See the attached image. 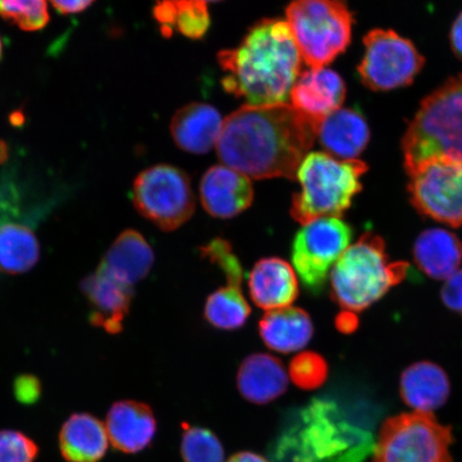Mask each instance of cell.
<instances>
[{"instance_id": "cell-1", "label": "cell", "mask_w": 462, "mask_h": 462, "mask_svg": "<svg viewBox=\"0 0 462 462\" xmlns=\"http://www.w3.org/2000/svg\"><path fill=\"white\" fill-rule=\"evenodd\" d=\"M321 119L291 104L244 106L224 119L217 144L224 165L248 178L294 180L314 146Z\"/></svg>"}, {"instance_id": "cell-2", "label": "cell", "mask_w": 462, "mask_h": 462, "mask_svg": "<svg viewBox=\"0 0 462 462\" xmlns=\"http://www.w3.org/2000/svg\"><path fill=\"white\" fill-rule=\"evenodd\" d=\"M217 61L227 94L245 106H264L291 99L303 60L287 22L267 19L251 27L236 48L219 51Z\"/></svg>"}, {"instance_id": "cell-3", "label": "cell", "mask_w": 462, "mask_h": 462, "mask_svg": "<svg viewBox=\"0 0 462 462\" xmlns=\"http://www.w3.org/2000/svg\"><path fill=\"white\" fill-rule=\"evenodd\" d=\"M373 448L371 432L346 419L337 402L317 398L282 437L277 455L289 462H362Z\"/></svg>"}, {"instance_id": "cell-4", "label": "cell", "mask_w": 462, "mask_h": 462, "mask_svg": "<svg viewBox=\"0 0 462 462\" xmlns=\"http://www.w3.org/2000/svg\"><path fill=\"white\" fill-rule=\"evenodd\" d=\"M408 273L409 264L391 262L383 239L366 231L334 265L332 300L346 311L359 313L400 284Z\"/></svg>"}, {"instance_id": "cell-5", "label": "cell", "mask_w": 462, "mask_h": 462, "mask_svg": "<svg viewBox=\"0 0 462 462\" xmlns=\"http://www.w3.org/2000/svg\"><path fill=\"white\" fill-rule=\"evenodd\" d=\"M368 166L360 160H340L311 152L300 165V192L293 195L291 215L302 225L322 217H342L363 189Z\"/></svg>"}, {"instance_id": "cell-6", "label": "cell", "mask_w": 462, "mask_h": 462, "mask_svg": "<svg viewBox=\"0 0 462 462\" xmlns=\"http://www.w3.org/2000/svg\"><path fill=\"white\" fill-rule=\"evenodd\" d=\"M402 152L406 170L435 158L462 162V74L421 101L404 133Z\"/></svg>"}, {"instance_id": "cell-7", "label": "cell", "mask_w": 462, "mask_h": 462, "mask_svg": "<svg viewBox=\"0 0 462 462\" xmlns=\"http://www.w3.org/2000/svg\"><path fill=\"white\" fill-rule=\"evenodd\" d=\"M287 24L306 65L323 68L348 48L354 15L345 0H292Z\"/></svg>"}, {"instance_id": "cell-8", "label": "cell", "mask_w": 462, "mask_h": 462, "mask_svg": "<svg viewBox=\"0 0 462 462\" xmlns=\"http://www.w3.org/2000/svg\"><path fill=\"white\" fill-rule=\"evenodd\" d=\"M452 430L432 412L402 413L381 427L374 462H452Z\"/></svg>"}, {"instance_id": "cell-9", "label": "cell", "mask_w": 462, "mask_h": 462, "mask_svg": "<svg viewBox=\"0 0 462 462\" xmlns=\"http://www.w3.org/2000/svg\"><path fill=\"white\" fill-rule=\"evenodd\" d=\"M132 193L138 213L162 230H176L194 215L192 184L187 172L176 166L158 164L143 171Z\"/></svg>"}, {"instance_id": "cell-10", "label": "cell", "mask_w": 462, "mask_h": 462, "mask_svg": "<svg viewBox=\"0 0 462 462\" xmlns=\"http://www.w3.org/2000/svg\"><path fill=\"white\" fill-rule=\"evenodd\" d=\"M354 230L342 217H322L303 225L294 236L291 258L306 291L320 294Z\"/></svg>"}, {"instance_id": "cell-11", "label": "cell", "mask_w": 462, "mask_h": 462, "mask_svg": "<svg viewBox=\"0 0 462 462\" xmlns=\"http://www.w3.org/2000/svg\"><path fill=\"white\" fill-rule=\"evenodd\" d=\"M365 53L357 68L362 83L374 91L411 85L425 65L410 40L386 29H374L364 38Z\"/></svg>"}, {"instance_id": "cell-12", "label": "cell", "mask_w": 462, "mask_h": 462, "mask_svg": "<svg viewBox=\"0 0 462 462\" xmlns=\"http://www.w3.org/2000/svg\"><path fill=\"white\" fill-rule=\"evenodd\" d=\"M406 171L410 199L418 211L449 226H461L462 162L435 158Z\"/></svg>"}, {"instance_id": "cell-13", "label": "cell", "mask_w": 462, "mask_h": 462, "mask_svg": "<svg viewBox=\"0 0 462 462\" xmlns=\"http://www.w3.org/2000/svg\"><path fill=\"white\" fill-rule=\"evenodd\" d=\"M89 305V321L108 334L123 332L132 299V287L97 269L80 284Z\"/></svg>"}, {"instance_id": "cell-14", "label": "cell", "mask_w": 462, "mask_h": 462, "mask_svg": "<svg viewBox=\"0 0 462 462\" xmlns=\"http://www.w3.org/2000/svg\"><path fill=\"white\" fill-rule=\"evenodd\" d=\"M200 200L213 217L228 219L251 207L254 189L251 179L226 165H216L205 172L200 182Z\"/></svg>"}, {"instance_id": "cell-15", "label": "cell", "mask_w": 462, "mask_h": 462, "mask_svg": "<svg viewBox=\"0 0 462 462\" xmlns=\"http://www.w3.org/2000/svg\"><path fill=\"white\" fill-rule=\"evenodd\" d=\"M109 442L125 454L142 452L152 442L157 420L148 404L121 401L109 409L106 423Z\"/></svg>"}, {"instance_id": "cell-16", "label": "cell", "mask_w": 462, "mask_h": 462, "mask_svg": "<svg viewBox=\"0 0 462 462\" xmlns=\"http://www.w3.org/2000/svg\"><path fill=\"white\" fill-rule=\"evenodd\" d=\"M253 302L270 311L289 308L299 297L296 273L286 260L270 257L260 259L248 276Z\"/></svg>"}, {"instance_id": "cell-17", "label": "cell", "mask_w": 462, "mask_h": 462, "mask_svg": "<svg viewBox=\"0 0 462 462\" xmlns=\"http://www.w3.org/2000/svg\"><path fill=\"white\" fill-rule=\"evenodd\" d=\"M346 84L337 72L311 68L300 74L291 94V106L317 119L338 111L345 101Z\"/></svg>"}, {"instance_id": "cell-18", "label": "cell", "mask_w": 462, "mask_h": 462, "mask_svg": "<svg viewBox=\"0 0 462 462\" xmlns=\"http://www.w3.org/2000/svg\"><path fill=\"white\" fill-rule=\"evenodd\" d=\"M224 119L216 107L192 103L173 115L171 132L173 142L183 152L206 154L217 147Z\"/></svg>"}, {"instance_id": "cell-19", "label": "cell", "mask_w": 462, "mask_h": 462, "mask_svg": "<svg viewBox=\"0 0 462 462\" xmlns=\"http://www.w3.org/2000/svg\"><path fill=\"white\" fill-rule=\"evenodd\" d=\"M14 205L0 199V273L23 274L32 270L40 258L36 234L26 224L10 221Z\"/></svg>"}, {"instance_id": "cell-20", "label": "cell", "mask_w": 462, "mask_h": 462, "mask_svg": "<svg viewBox=\"0 0 462 462\" xmlns=\"http://www.w3.org/2000/svg\"><path fill=\"white\" fill-rule=\"evenodd\" d=\"M154 263V253L137 230L121 233L104 255L99 268L114 279L133 287L146 277Z\"/></svg>"}, {"instance_id": "cell-21", "label": "cell", "mask_w": 462, "mask_h": 462, "mask_svg": "<svg viewBox=\"0 0 462 462\" xmlns=\"http://www.w3.org/2000/svg\"><path fill=\"white\" fill-rule=\"evenodd\" d=\"M318 138L332 157L356 160L371 140V130L361 113L339 108L321 120Z\"/></svg>"}, {"instance_id": "cell-22", "label": "cell", "mask_w": 462, "mask_h": 462, "mask_svg": "<svg viewBox=\"0 0 462 462\" xmlns=\"http://www.w3.org/2000/svg\"><path fill=\"white\" fill-rule=\"evenodd\" d=\"M236 384L246 401L264 404L284 394L288 375L277 357L267 354H254L241 363Z\"/></svg>"}, {"instance_id": "cell-23", "label": "cell", "mask_w": 462, "mask_h": 462, "mask_svg": "<svg viewBox=\"0 0 462 462\" xmlns=\"http://www.w3.org/2000/svg\"><path fill=\"white\" fill-rule=\"evenodd\" d=\"M109 439L106 424L88 413H75L62 425L60 448L68 462H97L106 456Z\"/></svg>"}, {"instance_id": "cell-24", "label": "cell", "mask_w": 462, "mask_h": 462, "mask_svg": "<svg viewBox=\"0 0 462 462\" xmlns=\"http://www.w3.org/2000/svg\"><path fill=\"white\" fill-rule=\"evenodd\" d=\"M449 380L437 364L418 362L402 374L401 395L413 411L432 412L440 408L449 396Z\"/></svg>"}, {"instance_id": "cell-25", "label": "cell", "mask_w": 462, "mask_h": 462, "mask_svg": "<svg viewBox=\"0 0 462 462\" xmlns=\"http://www.w3.org/2000/svg\"><path fill=\"white\" fill-rule=\"evenodd\" d=\"M259 334L269 349L291 354L304 348L314 335V323L302 309L270 310L259 322Z\"/></svg>"}, {"instance_id": "cell-26", "label": "cell", "mask_w": 462, "mask_h": 462, "mask_svg": "<svg viewBox=\"0 0 462 462\" xmlns=\"http://www.w3.org/2000/svg\"><path fill=\"white\" fill-rule=\"evenodd\" d=\"M415 263L421 273L435 280H448L459 271L462 245L457 236L442 228L423 231L413 247Z\"/></svg>"}, {"instance_id": "cell-27", "label": "cell", "mask_w": 462, "mask_h": 462, "mask_svg": "<svg viewBox=\"0 0 462 462\" xmlns=\"http://www.w3.org/2000/svg\"><path fill=\"white\" fill-rule=\"evenodd\" d=\"M153 16L164 37L178 32L189 39L199 40L211 25L209 11L202 0H157Z\"/></svg>"}, {"instance_id": "cell-28", "label": "cell", "mask_w": 462, "mask_h": 462, "mask_svg": "<svg viewBox=\"0 0 462 462\" xmlns=\"http://www.w3.org/2000/svg\"><path fill=\"white\" fill-rule=\"evenodd\" d=\"M204 313L207 322L212 327L233 331L245 325L251 308L241 287L228 285L208 297Z\"/></svg>"}, {"instance_id": "cell-29", "label": "cell", "mask_w": 462, "mask_h": 462, "mask_svg": "<svg viewBox=\"0 0 462 462\" xmlns=\"http://www.w3.org/2000/svg\"><path fill=\"white\" fill-rule=\"evenodd\" d=\"M0 17L25 32L40 31L50 21L46 0H0Z\"/></svg>"}, {"instance_id": "cell-30", "label": "cell", "mask_w": 462, "mask_h": 462, "mask_svg": "<svg viewBox=\"0 0 462 462\" xmlns=\"http://www.w3.org/2000/svg\"><path fill=\"white\" fill-rule=\"evenodd\" d=\"M181 454L184 462H224L221 442L215 433L201 427H184Z\"/></svg>"}, {"instance_id": "cell-31", "label": "cell", "mask_w": 462, "mask_h": 462, "mask_svg": "<svg viewBox=\"0 0 462 462\" xmlns=\"http://www.w3.org/2000/svg\"><path fill=\"white\" fill-rule=\"evenodd\" d=\"M328 363L322 356L313 351L301 352L294 356L289 374L292 383L303 390H314L326 383Z\"/></svg>"}, {"instance_id": "cell-32", "label": "cell", "mask_w": 462, "mask_h": 462, "mask_svg": "<svg viewBox=\"0 0 462 462\" xmlns=\"http://www.w3.org/2000/svg\"><path fill=\"white\" fill-rule=\"evenodd\" d=\"M200 256L209 260L212 264L222 271L228 285L241 287L244 282V268L233 246L227 240L216 238L199 248Z\"/></svg>"}, {"instance_id": "cell-33", "label": "cell", "mask_w": 462, "mask_h": 462, "mask_svg": "<svg viewBox=\"0 0 462 462\" xmlns=\"http://www.w3.org/2000/svg\"><path fill=\"white\" fill-rule=\"evenodd\" d=\"M39 448L20 431L0 430V462H36Z\"/></svg>"}, {"instance_id": "cell-34", "label": "cell", "mask_w": 462, "mask_h": 462, "mask_svg": "<svg viewBox=\"0 0 462 462\" xmlns=\"http://www.w3.org/2000/svg\"><path fill=\"white\" fill-rule=\"evenodd\" d=\"M444 304L462 317V270L450 276L441 291Z\"/></svg>"}, {"instance_id": "cell-35", "label": "cell", "mask_w": 462, "mask_h": 462, "mask_svg": "<svg viewBox=\"0 0 462 462\" xmlns=\"http://www.w3.org/2000/svg\"><path fill=\"white\" fill-rule=\"evenodd\" d=\"M16 400L23 403H33L42 395V383L33 375L23 374L14 383Z\"/></svg>"}, {"instance_id": "cell-36", "label": "cell", "mask_w": 462, "mask_h": 462, "mask_svg": "<svg viewBox=\"0 0 462 462\" xmlns=\"http://www.w3.org/2000/svg\"><path fill=\"white\" fill-rule=\"evenodd\" d=\"M58 13L68 15L83 13L95 0H50Z\"/></svg>"}, {"instance_id": "cell-37", "label": "cell", "mask_w": 462, "mask_h": 462, "mask_svg": "<svg viewBox=\"0 0 462 462\" xmlns=\"http://www.w3.org/2000/svg\"><path fill=\"white\" fill-rule=\"evenodd\" d=\"M450 45L454 54L462 60V11L454 22L449 33Z\"/></svg>"}, {"instance_id": "cell-38", "label": "cell", "mask_w": 462, "mask_h": 462, "mask_svg": "<svg viewBox=\"0 0 462 462\" xmlns=\"http://www.w3.org/2000/svg\"><path fill=\"white\" fill-rule=\"evenodd\" d=\"M335 325H337L340 332L351 333L359 326V319H357L354 313L346 310L344 313L337 316V320H335Z\"/></svg>"}, {"instance_id": "cell-39", "label": "cell", "mask_w": 462, "mask_h": 462, "mask_svg": "<svg viewBox=\"0 0 462 462\" xmlns=\"http://www.w3.org/2000/svg\"><path fill=\"white\" fill-rule=\"evenodd\" d=\"M227 462H268L262 456L253 453H238L229 458Z\"/></svg>"}, {"instance_id": "cell-40", "label": "cell", "mask_w": 462, "mask_h": 462, "mask_svg": "<svg viewBox=\"0 0 462 462\" xmlns=\"http://www.w3.org/2000/svg\"><path fill=\"white\" fill-rule=\"evenodd\" d=\"M9 158V148L7 143L0 140V164L5 163Z\"/></svg>"}, {"instance_id": "cell-41", "label": "cell", "mask_w": 462, "mask_h": 462, "mask_svg": "<svg viewBox=\"0 0 462 462\" xmlns=\"http://www.w3.org/2000/svg\"><path fill=\"white\" fill-rule=\"evenodd\" d=\"M202 2H205L206 4H208V3H218V2H222V0H202Z\"/></svg>"}, {"instance_id": "cell-42", "label": "cell", "mask_w": 462, "mask_h": 462, "mask_svg": "<svg viewBox=\"0 0 462 462\" xmlns=\"http://www.w3.org/2000/svg\"><path fill=\"white\" fill-rule=\"evenodd\" d=\"M2 55H3V42H2V39H0V60H2Z\"/></svg>"}]
</instances>
